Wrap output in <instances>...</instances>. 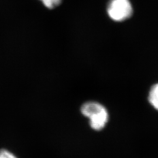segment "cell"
<instances>
[{"mask_svg": "<svg viewBox=\"0 0 158 158\" xmlns=\"http://www.w3.org/2000/svg\"><path fill=\"white\" fill-rule=\"evenodd\" d=\"M80 111L83 115L89 119L90 127L94 131H102L107 125L109 113L106 107L98 102H85L81 106Z\"/></svg>", "mask_w": 158, "mask_h": 158, "instance_id": "1", "label": "cell"}, {"mask_svg": "<svg viewBox=\"0 0 158 158\" xmlns=\"http://www.w3.org/2000/svg\"><path fill=\"white\" fill-rule=\"evenodd\" d=\"M109 17L115 21H123L132 14L129 0H110L107 8Z\"/></svg>", "mask_w": 158, "mask_h": 158, "instance_id": "2", "label": "cell"}, {"mask_svg": "<svg viewBox=\"0 0 158 158\" xmlns=\"http://www.w3.org/2000/svg\"><path fill=\"white\" fill-rule=\"evenodd\" d=\"M148 101L152 107L158 111V83L151 87L148 96Z\"/></svg>", "mask_w": 158, "mask_h": 158, "instance_id": "3", "label": "cell"}, {"mask_svg": "<svg viewBox=\"0 0 158 158\" xmlns=\"http://www.w3.org/2000/svg\"><path fill=\"white\" fill-rule=\"evenodd\" d=\"M43 4L45 5L46 7H47L49 9H53L54 8L56 7L59 6L62 0H40Z\"/></svg>", "mask_w": 158, "mask_h": 158, "instance_id": "4", "label": "cell"}, {"mask_svg": "<svg viewBox=\"0 0 158 158\" xmlns=\"http://www.w3.org/2000/svg\"><path fill=\"white\" fill-rule=\"evenodd\" d=\"M0 158H18L11 152L6 150L2 149L0 151Z\"/></svg>", "mask_w": 158, "mask_h": 158, "instance_id": "5", "label": "cell"}]
</instances>
